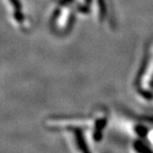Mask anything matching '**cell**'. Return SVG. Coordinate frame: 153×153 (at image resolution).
<instances>
[{
	"label": "cell",
	"mask_w": 153,
	"mask_h": 153,
	"mask_svg": "<svg viewBox=\"0 0 153 153\" xmlns=\"http://www.w3.org/2000/svg\"><path fill=\"white\" fill-rule=\"evenodd\" d=\"M136 86L139 94L147 98L151 96L153 90V39L146 48L144 59L137 76Z\"/></svg>",
	"instance_id": "cell-1"
},
{
	"label": "cell",
	"mask_w": 153,
	"mask_h": 153,
	"mask_svg": "<svg viewBox=\"0 0 153 153\" xmlns=\"http://www.w3.org/2000/svg\"><path fill=\"white\" fill-rule=\"evenodd\" d=\"M75 20L74 12L69 3L60 4L54 10L51 19L50 26L53 32L58 35H65L72 29Z\"/></svg>",
	"instance_id": "cell-2"
},
{
	"label": "cell",
	"mask_w": 153,
	"mask_h": 153,
	"mask_svg": "<svg viewBox=\"0 0 153 153\" xmlns=\"http://www.w3.org/2000/svg\"><path fill=\"white\" fill-rule=\"evenodd\" d=\"M97 20L102 23L107 19L112 23L113 20V6L112 0H91Z\"/></svg>",
	"instance_id": "cell-3"
},
{
	"label": "cell",
	"mask_w": 153,
	"mask_h": 153,
	"mask_svg": "<svg viewBox=\"0 0 153 153\" xmlns=\"http://www.w3.org/2000/svg\"><path fill=\"white\" fill-rule=\"evenodd\" d=\"M7 8L10 11V14L23 11L22 7H21V3L19 0H5Z\"/></svg>",
	"instance_id": "cell-4"
},
{
	"label": "cell",
	"mask_w": 153,
	"mask_h": 153,
	"mask_svg": "<svg viewBox=\"0 0 153 153\" xmlns=\"http://www.w3.org/2000/svg\"><path fill=\"white\" fill-rule=\"evenodd\" d=\"M57 2H59V4H64V3H69L70 0H56Z\"/></svg>",
	"instance_id": "cell-5"
}]
</instances>
